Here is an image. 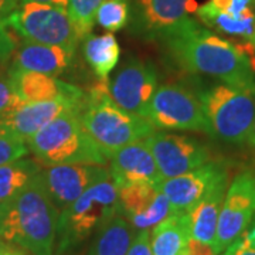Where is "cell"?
Segmentation results:
<instances>
[{"instance_id": "cell-1", "label": "cell", "mask_w": 255, "mask_h": 255, "mask_svg": "<svg viewBox=\"0 0 255 255\" xmlns=\"http://www.w3.org/2000/svg\"><path fill=\"white\" fill-rule=\"evenodd\" d=\"M167 55L179 68L204 74L230 85L255 88V68L250 57L234 43L191 18L163 40Z\"/></svg>"}, {"instance_id": "cell-2", "label": "cell", "mask_w": 255, "mask_h": 255, "mask_svg": "<svg viewBox=\"0 0 255 255\" xmlns=\"http://www.w3.org/2000/svg\"><path fill=\"white\" fill-rule=\"evenodd\" d=\"M60 210L51 201L41 170L30 182L0 203V240L30 255H53Z\"/></svg>"}, {"instance_id": "cell-3", "label": "cell", "mask_w": 255, "mask_h": 255, "mask_svg": "<svg viewBox=\"0 0 255 255\" xmlns=\"http://www.w3.org/2000/svg\"><path fill=\"white\" fill-rule=\"evenodd\" d=\"M85 130L110 160L121 147L147 137L155 128L145 118L118 107L111 98L108 80H101L85 98L81 112Z\"/></svg>"}, {"instance_id": "cell-4", "label": "cell", "mask_w": 255, "mask_h": 255, "mask_svg": "<svg viewBox=\"0 0 255 255\" xmlns=\"http://www.w3.org/2000/svg\"><path fill=\"white\" fill-rule=\"evenodd\" d=\"M82 111H68L57 117L28 139V150L38 162L54 164H105L97 143L85 130L81 121Z\"/></svg>"}, {"instance_id": "cell-5", "label": "cell", "mask_w": 255, "mask_h": 255, "mask_svg": "<svg viewBox=\"0 0 255 255\" xmlns=\"http://www.w3.org/2000/svg\"><path fill=\"white\" fill-rule=\"evenodd\" d=\"M118 210V186L110 173L92 183L77 200L60 213L57 255L65 254L91 237L107 221L119 214Z\"/></svg>"}, {"instance_id": "cell-6", "label": "cell", "mask_w": 255, "mask_h": 255, "mask_svg": "<svg viewBox=\"0 0 255 255\" xmlns=\"http://www.w3.org/2000/svg\"><path fill=\"white\" fill-rule=\"evenodd\" d=\"M197 95L213 136L230 145H246L255 121V88L220 82Z\"/></svg>"}, {"instance_id": "cell-7", "label": "cell", "mask_w": 255, "mask_h": 255, "mask_svg": "<svg viewBox=\"0 0 255 255\" xmlns=\"http://www.w3.org/2000/svg\"><path fill=\"white\" fill-rule=\"evenodd\" d=\"M1 23L26 41L74 50L81 41L67 9L51 4L20 1L16 10L3 18Z\"/></svg>"}, {"instance_id": "cell-8", "label": "cell", "mask_w": 255, "mask_h": 255, "mask_svg": "<svg viewBox=\"0 0 255 255\" xmlns=\"http://www.w3.org/2000/svg\"><path fill=\"white\" fill-rule=\"evenodd\" d=\"M146 119L155 129L193 130L213 136L199 95L177 82L157 87Z\"/></svg>"}, {"instance_id": "cell-9", "label": "cell", "mask_w": 255, "mask_h": 255, "mask_svg": "<svg viewBox=\"0 0 255 255\" xmlns=\"http://www.w3.org/2000/svg\"><path fill=\"white\" fill-rule=\"evenodd\" d=\"M196 16L240 47L255 68V0H209L197 7Z\"/></svg>"}, {"instance_id": "cell-10", "label": "cell", "mask_w": 255, "mask_h": 255, "mask_svg": "<svg viewBox=\"0 0 255 255\" xmlns=\"http://www.w3.org/2000/svg\"><path fill=\"white\" fill-rule=\"evenodd\" d=\"M255 217V169H246L228 186L213 250L217 255L224 253L237 240Z\"/></svg>"}, {"instance_id": "cell-11", "label": "cell", "mask_w": 255, "mask_h": 255, "mask_svg": "<svg viewBox=\"0 0 255 255\" xmlns=\"http://www.w3.org/2000/svg\"><path fill=\"white\" fill-rule=\"evenodd\" d=\"M197 7L196 0H132L130 30L142 38L160 41L190 21Z\"/></svg>"}, {"instance_id": "cell-12", "label": "cell", "mask_w": 255, "mask_h": 255, "mask_svg": "<svg viewBox=\"0 0 255 255\" xmlns=\"http://www.w3.org/2000/svg\"><path fill=\"white\" fill-rule=\"evenodd\" d=\"M157 87L155 65L135 57L128 58L108 80V91L114 102L122 110L145 119Z\"/></svg>"}, {"instance_id": "cell-13", "label": "cell", "mask_w": 255, "mask_h": 255, "mask_svg": "<svg viewBox=\"0 0 255 255\" xmlns=\"http://www.w3.org/2000/svg\"><path fill=\"white\" fill-rule=\"evenodd\" d=\"M145 142L155 157L162 180L189 173L210 160L209 147L194 137L153 130Z\"/></svg>"}, {"instance_id": "cell-14", "label": "cell", "mask_w": 255, "mask_h": 255, "mask_svg": "<svg viewBox=\"0 0 255 255\" xmlns=\"http://www.w3.org/2000/svg\"><path fill=\"white\" fill-rule=\"evenodd\" d=\"M119 214L135 230H150L170 214V204L159 184L130 183L118 187Z\"/></svg>"}, {"instance_id": "cell-15", "label": "cell", "mask_w": 255, "mask_h": 255, "mask_svg": "<svg viewBox=\"0 0 255 255\" xmlns=\"http://www.w3.org/2000/svg\"><path fill=\"white\" fill-rule=\"evenodd\" d=\"M111 172L102 164H54L41 169L47 193L60 213L75 201L92 183Z\"/></svg>"}, {"instance_id": "cell-16", "label": "cell", "mask_w": 255, "mask_h": 255, "mask_svg": "<svg viewBox=\"0 0 255 255\" xmlns=\"http://www.w3.org/2000/svg\"><path fill=\"white\" fill-rule=\"evenodd\" d=\"M11 88L21 104L44 101H68L74 105H85V92L81 88L47 74L24 71L10 67L7 73Z\"/></svg>"}, {"instance_id": "cell-17", "label": "cell", "mask_w": 255, "mask_h": 255, "mask_svg": "<svg viewBox=\"0 0 255 255\" xmlns=\"http://www.w3.org/2000/svg\"><path fill=\"white\" fill-rule=\"evenodd\" d=\"M227 167L223 160H209L189 173L162 180L159 187L169 200L170 214L189 213L204 196L211 183Z\"/></svg>"}, {"instance_id": "cell-18", "label": "cell", "mask_w": 255, "mask_h": 255, "mask_svg": "<svg viewBox=\"0 0 255 255\" xmlns=\"http://www.w3.org/2000/svg\"><path fill=\"white\" fill-rule=\"evenodd\" d=\"M111 160V174L117 186L130 183L159 184L162 177L145 139H139L117 150Z\"/></svg>"}, {"instance_id": "cell-19", "label": "cell", "mask_w": 255, "mask_h": 255, "mask_svg": "<svg viewBox=\"0 0 255 255\" xmlns=\"http://www.w3.org/2000/svg\"><path fill=\"white\" fill-rule=\"evenodd\" d=\"M84 107L74 105L68 101H44L21 104L9 112L0 115V119L9 125L14 133L27 142L40 129L48 125L57 117L68 111H82Z\"/></svg>"}, {"instance_id": "cell-20", "label": "cell", "mask_w": 255, "mask_h": 255, "mask_svg": "<svg viewBox=\"0 0 255 255\" xmlns=\"http://www.w3.org/2000/svg\"><path fill=\"white\" fill-rule=\"evenodd\" d=\"M228 189V167L217 176L197 204L187 213L190 238L213 246L223 201Z\"/></svg>"}, {"instance_id": "cell-21", "label": "cell", "mask_w": 255, "mask_h": 255, "mask_svg": "<svg viewBox=\"0 0 255 255\" xmlns=\"http://www.w3.org/2000/svg\"><path fill=\"white\" fill-rule=\"evenodd\" d=\"M74 55V48L24 40L17 50H14L11 68L57 77L71 65Z\"/></svg>"}, {"instance_id": "cell-22", "label": "cell", "mask_w": 255, "mask_h": 255, "mask_svg": "<svg viewBox=\"0 0 255 255\" xmlns=\"http://www.w3.org/2000/svg\"><path fill=\"white\" fill-rule=\"evenodd\" d=\"M190 240L187 213H172L152 228L150 247L153 255H183Z\"/></svg>"}, {"instance_id": "cell-23", "label": "cell", "mask_w": 255, "mask_h": 255, "mask_svg": "<svg viewBox=\"0 0 255 255\" xmlns=\"http://www.w3.org/2000/svg\"><path fill=\"white\" fill-rule=\"evenodd\" d=\"M133 237V226L124 216L117 214L95 233L85 255H127Z\"/></svg>"}, {"instance_id": "cell-24", "label": "cell", "mask_w": 255, "mask_h": 255, "mask_svg": "<svg viewBox=\"0 0 255 255\" xmlns=\"http://www.w3.org/2000/svg\"><path fill=\"white\" fill-rule=\"evenodd\" d=\"M82 44L85 61L100 80H108L112 70L117 67L121 55L118 41L112 33L102 36H87Z\"/></svg>"}, {"instance_id": "cell-25", "label": "cell", "mask_w": 255, "mask_h": 255, "mask_svg": "<svg viewBox=\"0 0 255 255\" xmlns=\"http://www.w3.org/2000/svg\"><path fill=\"white\" fill-rule=\"evenodd\" d=\"M41 167L33 159H18L16 162L0 166V203L20 191Z\"/></svg>"}, {"instance_id": "cell-26", "label": "cell", "mask_w": 255, "mask_h": 255, "mask_svg": "<svg viewBox=\"0 0 255 255\" xmlns=\"http://www.w3.org/2000/svg\"><path fill=\"white\" fill-rule=\"evenodd\" d=\"M102 1L104 0H68L67 11L81 41L91 34Z\"/></svg>"}, {"instance_id": "cell-27", "label": "cell", "mask_w": 255, "mask_h": 255, "mask_svg": "<svg viewBox=\"0 0 255 255\" xmlns=\"http://www.w3.org/2000/svg\"><path fill=\"white\" fill-rule=\"evenodd\" d=\"M129 20V0H104L97 11V23L108 33L125 27Z\"/></svg>"}, {"instance_id": "cell-28", "label": "cell", "mask_w": 255, "mask_h": 255, "mask_svg": "<svg viewBox=\"0 0 255 255\" xmlns=\"http://www.w3.org/2000/svg\"><path fill=\"white\" fill-rule=\"evenodd\" d=\"M27 143L0 119V166L16 162L27 155Z\"/></svg>"}, {"instance_id": "cell-29", "label": "cell", "mask_w": 255, "mask_h": 255, "mask_svg": "<svg viewBox=\"0 0 255 255\" xmlns=\"http://www.w3.org/2000/svg\"><path fill=\"white\" fill-rule=\"evenodd\" d=\"M220 255H255V217L246 231Z\"/></svg>"}, {"instance_id": "cell-30", "label": "cell", "mask_w": 255, "mask_h": 255, "mask_svg": "<svg viewBox=\"0 0 255 255\" xmlns=\"http://www.w3.org/2000/svg\"><path fill=\"white\" fill-rule=\"evenodd\" d=\"M18 105H21V101L13 91L9 78L0 77V115L9 112Z\"/></svg>"}, {"instance_id": "cell-31", "label": "cell", "mask_w": 255, "mask_h": 255, "mask_svg": "<svg viewBox=\"0 0 255 255\" xmlns=\"http://www.w3.org/2000/svg\"><path fill=\"white\" fill-rule=\"evenodd\" d=\"M127 255H153L150 247V231L139 230L128 250Z\"/></svg>"}, {"instance_id": "cell-32", "label": "cell", "mask_w": 255, "mask_h": 255, "mask_svg": "<svg viewBox=\"0 0 255 255\" xmlns=\"http://www.w3.org/2000/svg\"><path fill=\"white\" fill-rule=\"evenodd\" d=\"M14 50H16V44L9 33V28L4 27V24L0 20V61L6 63L10 55L14 53Z\"/></svg>"}, {"instance_id": "cell-33", "label": "cell", "mask_w": 255, "mask_h": 255, "mask_svg": "<svg viewBox=\"0 0 255 255\" xmlns=\"http://www.w3.org/2000/svg\"><path fill=\"white\" fill-rule=\"evenodd\" d=\"M183 255H217L214 253L213 247L209 246V244H204V243H200L197 240H193L190 238L187 246H186V250Z\"/></svg>"}, {"instance_id": "cell-34", "label": "cell", "mask_w": 255, "mask_h": 255, "mask_svg": "<svg viewBox=\"0 0 255 255\" xmlns=\"http://www.w3.org/2000/svg\"><path fill=\"white\" fill-rule=\"evenodd\" d=\"M0 255H28V253L21 250L20 247L13 246V244L0 240Z\"/></svg>"}, {"instance_id": "cell-35", "label": "cell", "mask_w": 255, "mask_h": 255, "mask_svg": "<svg viewBox=\"0 0 255 255\" xmlns=\"http://www.w3.org/2000/svg\"><path fill=\"white\" fill-rule=\"evenodd\" d=\"M20 0H0V20L9 16L13 10H16Z\"/></svg>"}, {"instance_id": "cell-36", "label": "cell", "mask_w": 255, "mask_h": 255, "mask_svg": "<svg viewBox=\"0 0 255 255\" xmlns=\"http://www.w3.org/2000/svg\"><path fill=\"white\" fill-rule=\"evenodd\" d=\"M20 1H34V3H44V4H51L55 7L67 9L68 0H20Z\"/></svg>"}, {"instance_id": "cell-37", "label": "cell", "mask_w": 255, "mask_h": 255, "mask_svg": "<svg viewBox=\"0 0 255 255\" xmlns=\"http://www.w3.org/2000/svg\"><path fill=\"white\" fill-rule=\"evenodd\" d=\"M246 145L247 147L250 149V152H251V155H253V157H254V160H255V121H254V124H253L251 130H250V133H248V137H247V140H246Z\"/></svg>"}, {"instance_id": "cell-38", "label": "cell", "mask_w": 255, "mask_h": 255, "mask_svg": "<svg viewBox=\"0 0 255 255\" xmlns=\"http://www.w3.org/2000/svg\"><path fill=\"white\" fill-rule=\"evenodd\" d=\"M3 64H4V63H3V61H0V67H1V65H3Z\"/></svg>"}]
</instances>
